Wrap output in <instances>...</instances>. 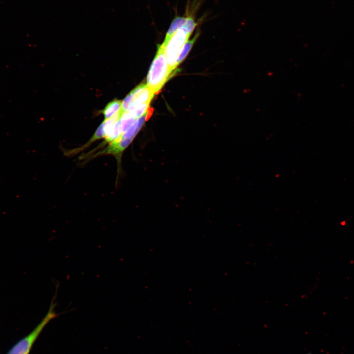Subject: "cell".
<instances>
[{
	"mask_svg": "<svg viewBox=\"0 0 354 354\" xmlns=\"http://www.w3.org/2000/svg\"><path fill=\"white\" fill-rule=\"evenodd\" d=\"M154 94L146 84H141L122 101V110L123 112L129 111L136 106L150 102Z\"/></svg>",
	"mask_w": 354,
	"mask_h": 354,
	"instance_id": "4",
	"label": "cell"
},
{
	"mask_svg": "<svg viewBox=\"0 0 354 354\" xmlns=\"http://www.w3.org/2000/svg\"><path fill=\"white\" fill-rule=\"evenodd\" d=\"M56 296L54 295L47 313L39 324L26 336L17 342L6 354H29L31 348L46 324L58 314L55 311Z\"/></svg>",
	"mask_w": 354,
	"mask_h": 354,
	"instance_id": "3",
	"label": "cell"
},
{
	"mask_svg": "<svg viewBox=\"0 0 354 354\" xmlns=\"http://www.w3.org/2000/svg\"></svg>",
	"mask_w": 354,
	"mask_h": 354,
	"instance_id": "10",
	"label": "cell"
},
{
	"mask_svg": "<svg viewBox=\"0 0 354 354\" xmlns=\"http://www.w3.org/2000/svg\"><path fill=\"white\" fill-rule=\"evenodd\" d=\"M149 104L150 102H147L136 106L127 112L133 118L138 119L147 113Z\"/></svg>",
	"mask_w": 354,
	"mask_h": 354,
	"instance_id": "8",
	"label": "cell"
},
{
	"mask_svg": "<svg viewBox=\"0 0 354 354\" xmlns=\"http://www.w3.org/2000/svg\"><path fill=\"white\" fill-rule=\"evenodd\" d=\"M195 7H197V6H195ZM189 7H187V8H189Z\"/></svg>",
	"mask_w": 354,
	"mask_h": 354,
	"instance_id": "9",
	"label": "cell"
},
{
	"mask_svg": "<svg viewBox=\"0 0 354 354\" xmlns=\"http://www.w3.org/2000/svg\"><path fill=\"white\" fill-rule=\"evenodd\" d=\"M185 14L186 16L183 15L182 16H180L179 15H176L173 19L166 33L164 40L162 44L160 45L164 48H165L169 40L173 36V35L187 21L188 18V13L187 10H186Z\"/></svg>",
	"mask_w": 354,
	"mask_h": 354,
	"instance_id": "5",
	"label": "cell"
},
{
	"mask_svg": "<svg viewBox=\"0 0 354 354\" xmlns=\"http://www.w3.org/2000/svg\"><path fill=\"white\" fill-rule=\"evenodd\" d=\"M172 73L164 48L160 45L148 74L146 85L157 94L169 79Z\"/></svg>",
	"mask_w": 354,
	"mask_h": 354,
	"instance_id": "2",
	"label": "cell"
},
{
	"mask_svg": "<svg viewBox=\"0 0 354 354\" xmlns=\"http://www.w3.org/2000/svg\"><path fill=\"white\" fill-rule=\"evenodd\" d=\"M122 110V101L114 100L109 102L102 110V113L107 119Z\"/></svg>",
	"mask_w": 354,
	"mask_h": 354,
	"instance_id": "7",
	"label": "cell"
},
{
	"mask_svg": "<svg viewBox=\"0 0 354 354\" xmlns=\"http://www.w3.org/2000/svg\"><path fill=\"white\" fill-rule=\"evenodd\" d=\"M196 13H188L186 22L180 28L169 40L164 48V53L171 71L177 68V60L183 45L189 40L193 30L198 25L195 20Z\"/></svg>",
	"mask_w": 354,
	"mask_h": 354,
	"instance_id": "1",
	"label": "cell"
},
{
	"mask_svg": "<svg viewBox=\"0 0 354 354\" xmlns=\"http://www.w3.org/2000/svg\"><path fill=\"white\" fill-rule=\"evenodd\" d=\"M200 34L199 31H198L195 35H194L193 38H192L191 40H188L181 47L180 52L179 53L178 57L177 58V66L180 63L182 62V61L187 56V54H188L189 52L190 51L191 49L192 48L193 44L195 42V41L197 40L199 35Z\"/></svg>",
	"mask_w": 354,
	"mask_h": 354,
	"instance_id": "6",
	"label": "cell"
}]
</instances>
